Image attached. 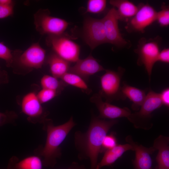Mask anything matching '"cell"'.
Here are the masks:
<instances>
[{"instance_id": "cell-7", "label": "cell", "mask_w": 169, "mask_h": 169, "mask_svg": "<svg viewBox=\"0 0 169 169\" xmlns=\"http://www.w3.org/2000/svg\"><path fill=\"white\" fill-rule=\"evenodd\" d=\"M13 54L14 61H16L19 66L31 70L42 67L45 59L46 51L37 42L32 44L23 52L16 50Z\"/></svg>"}, {"instance_id": "cell-26", "label": "cell", "mask_w": 169, "mask_h": 169, "mask_svg": "<svg viewBox=\"0 0 169 169\" xmlns=\"http://www.w3.org/2000/svg\"><path fill=\"white\" fill-rule=\"evenodd\" d=\"M156 21L162 27H167L169 25V6L162 5L161 10L157 12Z\"/></svg>"}, {"instance_id": "cell-36", "label": "cell", "mask_w": 169, "mask_h": 169, "mask_svg": "<svg viewBox=\"0 0 169 169\" xmlns=\"http://www.w3.org/2000/svg\"><path fill=\"white\" fill-rule=\"evenodd\" d=\"M2 83L1 81L0 80V84Z\"/></svg>"}, {"instance_id": "cell-21", "label": "cell", "mask_w": 169, "mask_h": 169, "mask_svg": "<svg viewBox=\"0 0 169 169\" xmlns=\"http://www.w3.org/2000/svg\"><path fill=\"white\" fill-rule=\"evenodd\" d=\"M52 76L58 79L61 78L68 72L70 63L64 59L54 53L51 54L47 60Z\"/></svg>"}, {"instance_id": "cell-9", "label": "cell", "mask_w": 169, "mask_h": 169, "mask_svg": "<svg viewBox=\"0 0 169 169\" xmlns=\"http://www.w3.org/2000/svg\"><path fill=\"white\" fill-rule=\"evenodd\" d=\"M83 37L84 41L92 49L107 43L102 19L88 18L84 21Z\"/></svg>"}, {"instance_id": "cell-30", "label": "cell", "mask_w": 169, "mask_h": 169, "mask_svg": "<svg viewBox=\"0 0 169 169\" xmlns=\"http://www.w3.org/2000/svg\"><path fill=\"white\" fill-rule=\"evenodd\" d=\"M14 4L10 5H0V19L6 18L13 13Z\"/></svg>"}, {"instance_id": "cell-22", "label": "cell", "mask_w": 169, "mask_h": 169, "mask_svg": "<svg viewBox=\"0 0 169 169\" xmlns=\"http://www.w3.org/2000/svg\"><path fill=\"white\" fill-rule=\"evenodd\" d=\"M60 79L67 84L79 88L87 95H89L92 92V90L89 88L85 81L75 74L68 72Z\"/></svg>"}, {"instance_id": "cell-14", "label": "cell", "mask_w": 169, "mask_h": 169, "mask_svg": "<svg viewBox=\"0 0 169 169\" xmlns=\"http://www.w3.org/2000/svg\"><path fill=\"white\" fill-rule=\"evenodd\" d=\"M125 140L133 147L135 152V159L133 161L134 169H152V161L151 157L156 149L153 147H145L134 142L131 136H127Z\"/></svg>"}, {"instance_id": "cell-35", "label": "cell", "mask_w": 169, "mask_h": 169, "mask_svg": "<svg viewBox=\"0 0 169 169\" xmlns=\"http://www.w3.org/2000/svg\"><path fill=\"white\" fill-rule=\"evenodd\" d=\"M70 169H86L85 168L83 167L82 166H79V167H77L76 168H71Z\"/></svg>"}, {"instance_id": "cell-10", "label": "cell", "mask_w": 169, "mask_h": 169, "mask_svg": "<svg viewBox=\"0 0 169 169\" xmlns=\"http://www.w3.org/2000/svg\"><path fill=\"white\" fill-rule=\"evenodd\" d=\"M135 15L127 22L126 29L130 32L141 33L145 28L156 21L157 12L148 3H141Z\"/></svg>"}, {"instance_id": "cell-18", "label": "cell", "mask_w": 169, "mask_h": 169, "mask_svg": "<svg viewBox=\"0 0 169 169\" xmlns=\"http://www.w3.org/2000/svg\"><path fill=\"white\" fill-rule=\"evenodd\" d=\"M129 150H132V146L129 143L123 145H117L113 148L106 151L104 156L97 165L96 169H100L105 166L112 165L124 152Z\"/></svg>"}, {"instance_id": "cell-23", "label": "cell", "mask_w": 169, "mask_h": 169, "mask_svg": "<svg viewBox=\"0 0 169 169\" xmlns=\"http://www.w3.org/2000/svg\"><path fill=\"white\" fill-rule=\"evenodd\" d=\"M40 83L42 88L56 91L60 93L67 85L62 80L53 76L45 75L42 78Z\"/></svg>"}, {"instance_id": "cell-12", "label": "cell", "mask_w": 169, "mask_h": 169, "mask_svg": "<svg viewBox=\"0 0 169 169\" xmlns=\"http://www.w3.org/2000/svg\"><path fill=\"white\" fill-rule=\"evenodd\" d=\"M90 100L96 105L99 112L98 117L100 119L113 120L121 117L127 118L131 113L127 107L120 108L104 101L98 93L94 94Z\"/></svg>"}, {"instance_id": "cell-33", "label": "cell", "mask_w": 169, "mask_h": 169, "mask_svg": "<svg viewBox=\"0 0 169 169\" xmlns=\"http://www.w3.org/2000/svg\"><path fill=\"white\" fill-rule=\"evenodd\" d=\"M0 80L2 83H6L8 82L7 75L6 72L1 69L0 67Z\"/></svg>"}, {"instance_id": "cell-17", "label": "cell", "mask_w": 169, "mask_h": 169, "mask_svg": "<svg viewBox=\"0 0 169 169\" xmlns=\"http://www.w3.org/2000/svg\"><path fill=\"white\" fill-rule=\"evenodd\" d=\"M110 4L116 11L119 20L127 22L132 18L138 10V6L127 0H111Z\"/></svg>"}, {"instance_id": "cell-1", "label": "cell", "mask_w": 169, "mask_h": 169, "mask_svg": "<svg viewBox=\"0 0 169 169\" xmlns=\"http://www.w3.org/2000/svg\"><path fill=\"white\" fill-rule=\"evenodd\" d=\"M117 122L116 120H106L92 115L87 131L75 132L74 144L79 158L89 159L90 169H96L103 140L110 129Z\"/></svg>"}, {"instance_id": "cell-2", "label": "cell", "mask_w": 169, "mask_h": 169, "mask_svg": "<svg viewBox=\"0 0 169 169\" xmlns=\"http://www.w3.org/2000/svg\"><path fill=\"white\" fill-rule=\"evenodd\" d=\"M43 129L47 133L45 144L34 150L36 155L43 158V164L53 166L57 159L61 155L60 146L76 123L71 116L68 121L58 125H54L52 120L46 119L43 123Z\"/></svg>"}, {"instance_id": "cell-29", "label": "cell", "mask_w": 169, "mask_h": 169, "mask_svg": "<svg viewBox=\"0 0 169 169\" xmlns=\"http://www.w3.org/2000/svg\"><path fill=\"white\" fill-rule=\"evenodd\" d=\"M17 117V115L13 111L0 112V127L7 124L13 122Z\"/></svg>"}, {"instance_id": "cell-34", "label": "cell", "mask_w": 169, "mask_h": 169, "mask_svg": "<svg viewBox=\"0 0 169 169\" xmlns=\"http://www.w3.org/2000/svg\"><path fill=\"white\" fill-rule=\"evenodd\" d=\"M14 4V2L12 0H0V5H10Z\"/></svg>"}, {"instance_id": "cell-8", "label": "cell", "mask_w": 169, "mask_h": 169, "mask_svg": "<svg viewBox=\"0 0 169 169\" xmlns=\"http://www.w3.org/2000/svg\"><path fill=\"white\" fill-rule=\"evenodd\" d=\"M46 42L55 53L66 61L76 62L79 59V46L63 34L48 36Z\"/></svg>"}, {"instance_id": "cell-13", "label": "cell", "mask_w": 169, "mask_h": 169, "mask_svg": "<svg viewBox=\"0 0 169 169\" xmlns=\"http://www.w3.org/2000/svg\"><path fill=\"white\" fill-rule=\"evenodd\" d=\"M41 104L33 92H30L23 97L21 105L22 111L28 116V120L31 122L43 123L46 119L47 114Z\"/></svg>"}, {"instance_id": "cell-32", "label": "cell", "mask_w": 169, "mask_h": 169, "mask_svg": "<svg viewBox=\"0 0 169 169\" xmlns=\"http://www.w3.org/2000/svg\"><path fill=\"white\" fill-rule=\"evenodd\" d=\"M160 97L163 105L169 106V89L167 88L164 89L159 94Z\"/></svg>"}, {"instance_id": "cell-5", "label": "cell", "mask_w": 169, "mask_h": 169, "mask_svg": "<svg viewBox=\"0 0 169 169\" xmlns=\"http://www.w3.org/2000/svg\"><path fill=\"white\" fill-rule=\"evenodd\" d=\"M33 17L35 29L42 35L49 36L63 34L69 25L65 20L50 15L47 9L38 10Z\"/></svg>"}, {"instance_id": "cell-15", "label": "cell", "mask_w": 169, "mask_h": 169, "mask_svg": "<svg viewBox=\"0 0 169 169\" xmlns=\"http://www.w3.org/2000/svg\"><path fill=\"white\" fill-rule=\"evenodd\" d=\"M75 63L70 67L68 72L75 74L86 81L90 76L105 70L91 55L84 59H79Z\"/></svg>"}, {"instance_id": "cell-31", "label": "cell", "mask_w": 169, "mask_h": 169, "mask_svg": "<svg viewBox=\"0 0 169 169\" xmlns=\"http://www.w3.org/2000/svg\"><path fill=\"white\" fill-rule=\"evenodd\" d=\"M157 61H160L163 63H169V49L165 48L160 51L157 59Z\"/></svg>"}, {"instance_id": "cell-11", "label": "cell", "mask_w": 169, "mask_h": 169, "mask_svg": "<svg viewBox=\"0 0 169 169\" xmlns=\"http://www.w3.org/2000/svg\"><path fill=\"white\" fill-rule=\"evenodd\" d=\"M102 19L107 43L119 48L127 46L128 42L120 33L118 26L119 20L115 9L114 7L111 8Z\"/></svg>"}, {"instance_id": "cell-25", "label": "cell", "mask_w": 169, "mask_h": 169, "mask_svg": "<svg viewBox=\"0 0 169 169\" xmlns=\"http://www.w3.org/2000/svg\"><path fill=\"white\" fill-rule=\"evenodd\" d=\"M0 58L5 61L7 67L13 66L14 61L13 51H12L3 42H0Z\"/></svg>"}, {"instance_id": "cell-6", "label": "cell", "mask_w": 169, "mask_h": 169, "mask_svg": "<svg viewBox=\"0 0 169 169\" xmlns=\"http://www.w3.org/2000/svg\"><path fill=\"white\" fill-rule=\"evenodd\" d=\"M156 37L147 40L141 38L138 42L137 48L135 50L138 56L137 64L144 65L151 80L153 67L157 62L160 50V39Z\"/></svg>"}, {"instance_id": "cell-28", "label": "cell", "mask_w": 169, "mask_h": 169, "mask_svg": "<svg viewBox=\"0 0 169 169\" xmlns=\"http://www.w3.org/2000/svg\"><path fill=\"white\" fill-rule=\"evenodd\" d=\"M117 140L113 133L106 135L104 138L102 145L101 153L111 149L117 145Z\"/></svg>"}, {"instance_id": "cell-4", "label": "cell", "mask_w": 169, "mask_h": 169, "mask_svg": "<svg viewBox=\"0 0 169 169\" xmlns=\"http://www.w3.org/2000/svg\"><path fill=\"white\" fill-rule=\"evenodd\" d=\"M100 77V89L99 94L110 103L114 100H125L126 98L121 90L120 82L125 72L124 68L119 67L117 71L105 69Z\"/></svg>"}, {"instance_id": "cell-19", "label": "cell", "mask_w": 169, "mask_h": 169, "mask_svg": "<svg viewBox=\"0 0 169 169\" xmlns=\"http://www.w3.org/2000/svg\"><path fill=\"white\" fill-rule=\"evenodd\" d=\"M43 163L40 157L31 156L19 160L13 156L10 159L8 169H42Z\"/></svg>"}, {"instance_id": "cell-3", "label": "cell", "mask_w": 169, "mask_h": 169, "mask_svg": "<svg viewBox=\"0 0 169 169\" xmlns=\"http://www.w3.org/2000/svg\"><path fill=\"white\" fill-rule=\"evenodd\" d=\"M162 105L159 94L150 90L139 110L131 113L127 118L135 128L148 130L153 126L152 113Z\"/></svg>"}, {"instance_id": "cell-24", "label": "cell", "mask_w": 169, "mask_h": 169, "mask_svg": "<svg viewBox=\"0 0 169 169\" xmlns=\"http://www.w3.org/2000/svg\"><path fill=\"white\" fill-rule=\"evenodd\" d=\"M106 5L105 0H89L86 12L94 14L101 13L105 9Z\"/></svg>"}, {"instance_id": "cell-27", "label": "cell", "mask_w": 169, "mask_h": 169, "mask_svg": "<svg viewBox=\"0 0 169 169\" xmlns=\"http://www.w3.org/2000/svg\"><path fill=\"white\" fill-rule=\"evenodd\" d=\"M59 94L55 90L42 88L37 95L39 101L42 104L50 101Z\"/></svg>"}, {"instance_id": "cell-16", "label": "cell", "mask_w": 169, "mask_h": 169, "mask_svg": "<svg viewBox=\"0 0 169 169\" xmlns=\"http://www.w3.org/2000/svg\"><path fill=\"white\" fill-rule=\"evenodd\" d=\"M169 138L160 135L154 140L153 147L158 150L157 169H169Z\"/></svg>"}, {"instance_id": "cell-20", "label": "cell", "mask_w": 169, "mask_h": 169, "mask_svg": "<svg viewBox=\"0 0 169 169\" xmlns=\"http://www.w3.org/2000/svg\"><path fill=\"white\" fill-rule=\"evenodd\" d=\"M121 90L126 98H128L132 102L131 108L133 110H139L146 97V91L123 82Z\"/></svg>"}]
</instances>
